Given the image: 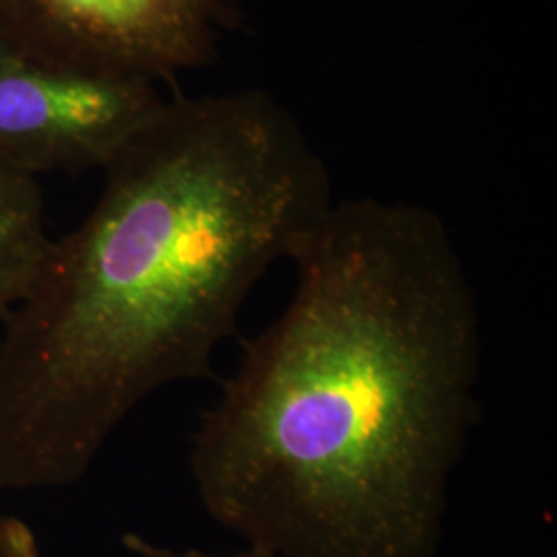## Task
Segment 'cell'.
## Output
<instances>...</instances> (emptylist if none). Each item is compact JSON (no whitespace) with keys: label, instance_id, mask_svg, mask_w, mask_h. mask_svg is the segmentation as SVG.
<instances>
[{"label":"cell","instance_id":"1","mask_svg":"<svg viewBox=\"0 0 557 557\" xmlns=\"http://www.w3.org/2000/svg\"><path fill=\"white\" fill-rule=\"evenodd\" d=\"M190 440L207 515L278 557H436L479 419L478 296L444 220L335 200Z\"/></svg>","mask_w":557,"mask_h":557},{"label":"cell","instance_id":"2","mask_svg":"<svg viewBox=\"0 0 557 557\" xmlns=\"http://www.w3.org/2000/svg\"><path fill=\"white\" fill-rule=\"evenodd\" d=\"M2 320L0 492L79 483L143 400L211 376L260 278L335 202L296 116L260 89L163 100Z\"/></svg>","mask_w":557,"mask_h":557},{"label":"cell","instance_id":"3","mask_svg":"<svg viewBox=\"0 0 557 557\" xmlns=\"http://www.w3.org/2000/svg\"><path fill=\"white\" fill-rule=\"evenodd\" d=\"M238 0H0V44L62 69L172 79L207 66Z\"/></svg>","mask_w":557,"mask_h":557},{"label":"cell","instance_id":"4","mask_svg":"<svg viewBox=\"0 0 557 557\" xmlns=\"http://www.w3.org/2000/svg\"><path fill=\"white\" fill-rule=\"evenodd\" d=\"M163 100L158 83L62 69L0 44V161L34 176L103 170Z\"/></svg>","mask_w":557,"mask_h":557},{"label":"cell","instance_id":"5","mask_svg":"<svg viewBox=\"0 0 557 557\" xmlns=\"http://www.w3.org/2000/svg\"><path fill=\"white\" fill-rule=\"evenodd\" d=\"M52 244L38 176L0 161V320L32 292Z\"/></svg>","mask_w":557,"mask_h":557},{"label":"cell","instance_id":"6","mask_svg":"<svg viewBox=\"0 0 557 557\" xmlns=\"http://www.w3.org/2000/svg\"><path fill=\"white\" fill-rule=\"evenodd\" d=\"M0 557H40L32 527L15 515L0 510Z\"/></svg>","mask_w":557,"mask_h":557},{"label":"cell","instance_id":"7","mask_svg":"<svg viewBox=\"0 0 557 557\" xmlns=\"http://www.w3.org/2000/svg\"><path fill=\"white\" fill-rule=\"evenodd\" d=\"M124 547L139 557H278L275 554H269V552H262L257 547H248L246 552H239V554H232V556H220V554H209V552H202L197 547H188V549H172V547H165V545H158L149 539L140 537L137 533H126L122 537Z\"/></svg>","mask_w":557,"mask_h":557}]
</instances>
